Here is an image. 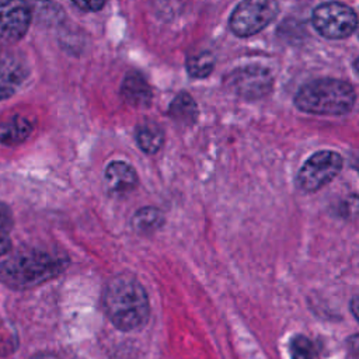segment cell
Wrapping results in <instances>:
<instances>
[{
	"label": "cell",
	"mask_w": 359,
	"mask_h": 359,
	"mask_svg": "<svg viewBox=\"0 0 359 359\" xmlns=\"http://www.w3.org/2000/svg\"><path fill=\"white\" fill-rule=\"evenodd\" d=\"M290 359H316V349L313 342L302 335L296 334L289 342Z\"/></svg>",
	"instance_id": "e0dca14e"
},
{
	"label": "cell",
	"mask_w": 359,
	"mask_h": 359,
	"mask_svg": "<svg viewBox=\"0 0 359 359\" xmlns=\"http://www.w3.org/2000/svg\"><path fill=\"white\" fill-rule=\"evenodd\" d=\"M32 129V122L28 118L14 115L0 122V143L4 146H17L29 137Z\"/></svg>",
	"instance_id": "7c38bea8"
},
{
	"label": "cell",
	"mask_w": 359,
	"mask_h": 359,
	"mask_svg": "<svg viewBox=\"0 0 359 359\" xmlns=\"http://www.w3.org/2000/svg\"><path fill=\"white\" fill-rule=\"evenodd\" d=\"M104 309L111 323L121 331L140 330L150 317L147 293L130 275H118L108 282L104 292Z\"/></svg>",
	"instance_id": "6da1fadb"
},
{
	"label": "cell",
	"mask_w": 359,
	"mask_h": 359,
	"mask_svg": "<svg viewBox=\"0 0 359 359\" xmlns=\"http://www.w3.org/2000/svg\"><path fill=\"white\" fill-rule=\"evenodd\" d=\"M29 22L31 10L24 0H0V43L20 41Z\"/></svg>",
	"instance_id": "ba28073f"
},
{
	"label": "cell",
	"mask_w": 359,
	"mask_h": 359,
	"mask_svg": "<svg viewBox=\"0 0 359 359\" xmlns=\"http://www.w3.org/2000/svg\"><path fill=\"white\" fill-rule=\"evenodd\" d=\"M353 67H355V70H356V73L359 74V57L355 60V63H353Z\"/></svg>",
	"instance_id": "603a6c76"
},
{
	"label": "cell",
	"mask_w": 359,
	"mask_h": 359,
	"mask_svg": "<svg viewBox=\"0 0 359 359\" xmlns=\"http://www.w3.org/2000/svg\"><path fill=\"white\" fill-rule=\"evenodd\" d=\"M339 212L344 217L359 219V196L358 195L348 196L339 206Z\"/></svg>",
	"instance_id": "ac0fdd59"
},
{
	"label": "cell",
	"mask_w": 359,
	"mask_h": 359,
	"mask_svg": "<svg viewBox=\"0 0 359 359\" xmlns=\"http://www.w3.org/2000/svg\"><path fill=\"white\" fill-rule=\"evenodd\" d=\"M353 167L358 170V172H359V160L356 161V163H353Z\"/></svg>",
	"instance_id": "cb8c5ba5"
},
{
	"label": "cell",
	"mask_w": 359,
	"mask_h": 359,
	"mask_svg": "<svg viewBox=\"0 0 359 359\" xmlns=\"http://www.w3.org/2000/svg\"><path fill=\"white\" fill-rule=\"evenodd\" d=\"M136 142L144 153L154 154L163 146L164 133L156 122L147 121L136 128Z\"/></svg>",
	"instance_id": "4fadbf2b"
},
{
	"label": "cell",
	"mask_w": 359,
	"mask_h": 359,
	"mask_svg": "<svg viewBox=\"0 0 359 359\" xmlns=\"http://www.w3.org/2000/svg\"><path fill=\"white\" fill-rule=\"evenodd\" d=\"M79 8L86 11H98L104 7L105 0H72Z\"/></svg>",
	"instance_id": "d6986e66"
},
{
	"label": "cell",
	"mask_w": 359,
	"mask_h": 359,
	"mask_svg": "<svg viewBox=\"0 0 359 359\" xmlns=\"http://www.w3.org/2000/svg\"><path fill=\"white\" fill-rule=\"evenodd\" d=\"M346 349L353 359H359V334L346 338Z\"/></svg>",
	"instance_id": "ffe728a7"
},
{
	"label": "cell",
	"mask_w": 359,
	"mask_h": 359,
	"mask_svg": "<svg viewBox=\"0 0 359 359\" xmlns=\"http://www.w3.org/2000/svg\"><path fill=\"white\" fill-rule=\"evenodd\" d=\"M278 11L276 0H241L231 13L229 25L237 36H251L269 25Z\"/></svg>",
	"instance_id": "5b68a950"
},
{
	"label": "cell",
	"mask_w": 359,
	"mask_h": 359,
	"mask_svg": "<svg viewBox=\"0 0 359 359\" xmlns=\"http://www.w3.org/2000/svg\"><path fill=\"white\" fill-rule=\"evenodd\" d=\"M344 160L334 150H320L311 154L296 175V185L303 192H316L330 184L342 170Z\"/></svg>",
	"instance_id": "277c9868"
},
{
	"label": "cell",
	"mask_w": 359,
	"mask_h": 359,
	"mask_svg": "<svg viewBox=\"0 0 359 359\" xmlns=\"http://www.w3.org/2000/svg\"><path fill=\"white\" fill-rule=\"evenodd\" d=\"M27 76V66L20 57L10 52H0V101L11 97Z\"/></svg>",
	"instance_id": "9c48e42d"
},
{
	"label": "cell",
	"mask_w": 359,
	"mask_h": 359,
	"mask_svg": "<svg viewBox=\"0 0 359 359\" xmlns=\"http://www.w3.org/2000/svg\"><path fill=\"white\" fill-rule=\"evenodd\" d=\"M122 97L133 107H146L151 102V88L139 72H129L122 83Z\"/></svg>",
	"instance_id": "8fae6325"
},
{
	"label": "cell",
	"mask_w": 359,
	"mask_h": 359,
	"mask_svg": "<svg viewBox=\"0 0 359 359\" xmlns=\"http://www.w3.org/2000/svg\"><path fill=\"white\" fill-rule=\"evenodd\" d=\"M215 57L210 52H198L187 59V70L191 77L203 79L212 73Z\"/></svg>",
	"instance_id": "9a60e30c"
},
{
	"label": "cell",
	"mask_w": 359,
	"mask_h": 359,
	"mask_svg": "<svg viewBox=\"0 0 359 359\" xmlns=\"http://www.w3.org/2000/svg\"><path fill=\"white\" fill-rule=\"evenodd\" d=\"M311 22L316 31L328 39H342L358 28L356 13L344 3L328 1L314 8Z\"/></svg>",
	"instance_id": "8992f818"
},
{
	"label": "cell",
	"mask_w": 359,
	"mask_h": 359,
	"mask_svg": "<svg viewBox=\"0 0 359 359\" xmlns=\"http://www.w3.org/2000/svg\"><path fill=\"white\" fill-rule=\"evenodd\" d=\"M69 261L48 251H22L0 265V282L10 287H31L39 285L65 271Z\"/></svg>",
	"instance_id": "7a4b0ae2"
},
{
	"label": "cell",
	"mask_w": 359,
	"mask_h": 359,
	"mask_svg": "<svg viewBox=\"0 0 359 359\" xmlns=\"http://www.w3.org/2000/svg\"><path fill=\"white\" fill-rule=\"evenodd\" d=\"M168 115L180 123L191 125L196 121L198 107L188 93H180L168 108Z\"/></svg>",
	"instance_id": "5bb4252c"
},
{
	"label": "cell",
	"mask_w": 359,
	"mask_h": 359,
	"mask_svg": "<svg viewBox=\"0 0 359 359\" xmlns=\"http://www.w3.org/2000/svg\"><path fill=\"white\" fill-rule=\"evenodd\" d=\"M353 87L337 79L313 80L302 86L294 95V105L307 114L344 115L355 104Z\"/></svg>",
	"instance_id": "3957f363"
},
{
	"label": "cell",
	"mask_w": 359,
	"mask_h": 359,
	"mask_svg": "<svg viewBox=\"0 0 359 359\" xmlns=\"http://www.w3.org/2000/svg\"><path fill=\"white\" fill-rule=\"evenodd\" d=\"M163 222V216L158 209L146 206L143 209H139L133 216V226L139 231H150L157 229Z\"/></svg>",
	"instance_id": "2e32d148"
},
{
	"label": "cell",
	"mask_w": 359,
	"mask_h": 359,
	"mask_svg": "<svg viewBox=\"0 0 359 359\" xmlns=\"http://www.w3.org/2000/svg\"><path fill=\"white\" fill-rule=\"evenodd\" d=\"M349 309H351V313L352 316L356 318V321L359 323V296H355L351 303H349Z\"/></svg>",
	"instance_id": "7402d4cb"
},
{
	"label": "cell",
	"mask_w": 359,
	"mask_h": 359,
	"mask_svg": "<svg viewBox=\"0 0 359 359\" xmlns=\"http://www.w3.org/2000/svg\"><path fill=\"white\" fill-rule=\"evenodd\" d=\"M105 185L111 192L122 194L132 191L137 185V174L135 168L125 161H112L104 172Z\"/></svg>",
	"instance_id": "30bf717a"
},
{
	"label": "cell",
	"mask_w": 359,
	"mask_h": 359,
	"mask_svg": "<svg viewBox=\"0 0 359 359\" xmlns=\"http://www.w3.org/2000/svg\"><path fill=\"white\" fill-rule=\"evenodd\" d=\"M11 250V240L8 234H0V255Z\"/></svg>",
	"instance_id": "44dd1931"
},
{
	"label": "cell",
	"mask_w": 359,
	"mask_h": 359,
	"mask_svg": "<svg viewBox=\"0 0 359 359\" xmlns=\"http://www.w3.org/2000/svg\"><path fill=\"white\" fill-rule=\"evenodd\" d=\"M226 86L243 98L255 100L271 91L272 76L268 69L259 66L240 67L226 77Z\"/></svg>",
	"instance_id": "52a82bcc"
}]
</instances>
